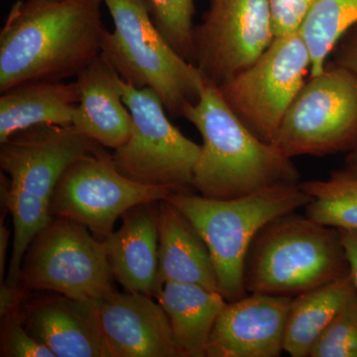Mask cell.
Segmentation results:
<instances>
[{
	"mask_svg": "<svg viewBox=\"0 0 357 357\" xmlns=\"http://www.w3.org/2000/svg\"><path fill=\"white\" fill-rule=\"evenodd\" d=\"M103 0H18L0 31V93L77 76L100 55Z\"/></svg>",
	"mask_w": 357,
	"mask_h": 357,
	"instance_id": "1",
	"label": "cell"
},
{
	"mask_svg": "<svg viewBox=\"0 0 357 357\" xmlns=\"http://www.w3.org/2000/svg\"><path fill=\"white\" fill-rule=\"evenodd\" d=\"M182 116L203 138L192 175V188L208 198L246 196L278 185H298L300 172L292 158L265 142L241 121L215 84L206 86Z\"/></svg>",
	"mask_w": 357,
	"mask_h": 357,
	"instance_id": "2",
	"label": "cell"
},
{
	"mask_svg": "<svg viewBox=\"0 0 357 357\" xmlns=\"http://www.w3.org/2000/svg\"><path fill=\"white\" fill-rule=\"evenodd\" d=\"M349 274L340 230L292 213L270 220L249 246L246 292L294 298Z\"/></svg>",
	"mask_w": 357,
	"mask_h": 357,
	"instance_id": "3",
	"label": "cell"
},
{
	"mask_svg": "<svg viewBox=\"0 0 357 357\" xmlns=\"http://www.w3.org/2000/svg\"><path fill=\"white\" fill-rule=\"evenodd\" d=\"M167 199L203 237L215 266L218 292L229 303L248 294L244 287V262L258 231L275 218L306 206L311 197L298 184L274 185L234 199L178 192Z\"/></svg>",
	"mask_w": 357,
	"mask_h": 357,
	"instance_id": "4",
	"label": "cell"
},
{
	"mask_svg": "<svg viewBox=\"0 0 357 357\" xmlns=\"http://www.w3.org/2000/svg\"><path fill=\"white\" fill-rule=\"evenodd\" d=\"M114 29H105L100 55L136 88L151 89L173 116H182L206 86L199 68L174 50L155 25L148 0H103Z\"/></svg>",
	"mask_w": 357,
	"mask_h": 357,
	"instance_id": "5",
	"label": "cell"
},
{
	"mask_svg": "<svg viewBox=\"0 0 357 357\" xmlns=\"http://www.w3.org/2000/svg\"><path fill=\"white\" fill-rule=\"evenodd\" d=\"M122 100L132 117L128 139L114 150L119 172L141 184L189 192L201 145L185 137L169 121L159 96L119 79Z\"/></svg>",
	"mask_w": 357,
	"mask_h": 357,
	"instance_id": "6",
	"label": "cell"
},
{
	"mask_svg": "<svg viewBox=\"0 0 357 357\" xmlns=\"http://www.w3.org/2000/svg\"><path fill=\"white\" fill-rule=\"evenodd\" d=\"M114 279L103 241L84 225L57 218L26 251L20 286L95 303L114 290Z\"/></svg>",
	"mask_w": 357,
	"mask_h": 357,
	"instance_id": "7",
	"label": "cell"
},
{
	"mask_svg": "<svg viewBox=\"0 0 357 357\" xmlns=\"http://www.w3.org/2000/svg\"><path fill=\"white\" fill-rule=\"evenodd\" d=\"M274 145L289 158L357 145V75L338 66L310 77L284 116Z\"/></svg>",
	"mask_w": 357,
	"mask_h": 357,
	"instance_id": "8",
	"label": "cell"
},
{
	"mask_svg": "<svg viewBox=\"0 0 357 357\" xmlns=\"http://www.w3.org/2000/svg\"><path fill=\"white\" fill-rule=\"evenodd\" d=\"M311 66L300 32L275 37L252 65L218 88L241 121L260 139L274 144L286 112L306 84Z\"/></svg>",
	"mask_w": 357,
	"mask_h": 357,
	"instance_id": "9",
	"label": "cell"
},
{
	"mask_svg": "<svg viewBox=\"0 0 357 357\" xmlns=\"http://www.w3.org/2000/svg\"><path fill=\"white\" fill-rule=\"evenodd\" d=\"M172 192L126 177L115 167L112 155L100 146L63 174L52 195L50 210L53 217L84 225L105 241L116 220L131 208L164 201Z\"/></svg>",
	"mask_w": 357,
	"mask_h": 357,
	"instance_id": "10",
	"label": "cell"
},
{
	"mask_svg": "<svg viewBox=\"0 0 357 357\" xmlns=\"http://www.w3.org/2000/svg\"><path fill=\"white\" fill-rule=\"evenodd\" d=\"M275 39L268 0H211L195 27V65L222 86L253 64Z\"/></svg>",
	"mask_w": 357,
	"mask_h": 357,
	"instance_id": "11",
	"label": "cell"
},
{
	"mask_svg": "<svg viewBox=\"0 0 357 357\" xmlns=\"http://www.w3.org/2000/svg\"><path fill=\"white\" fill-rule=\"evenodd\" d=\"M0 144V168L9 184L49 203L66 170L102 146L74 126H33Z\"/></svg>",
	"mask_w": 357,
	"mask_h": 357,
	"instance_id": "12",
	"label": "cell"
},
{
	"mask_svg": "<svg viewBox=\"0 0 357 357\" xmlns=\"http://www.w3.org/2000/svg\"><path fill=\"white\" fill-rule=\"evenodd\" d=\"M152 298L114 289L93 303L110 357L180 356L168 317Z\"/></svg>",
	"mask_w": 357,
	"mask_h": 357,
	"instance_id": "13",
	"label": "cell"
},
{
	"mask_svg": "<svg viewBox=\"0 0 357 357\" xmlns=\"http://www.w3.org/2000/svg\"><path fill=\"white\" fill-rule=\"evenodd\" d=\"M292 299L252 293L227 302L213 326L206 356H280Z\"/></svg>",
	"mask_w": 357,
	"mask_h": 357,
	"instance_id": "14",
	"label": "cell"
},
{
	"mask_svg": "<svg viewBox=\"0 0 357 357\" xmlns=\"http://www.w3.org/2000/svg\"><path fill=\"white\" fill-rule=\"evenodd\" d=\"M159 203L133 206L121 227L103 241L115 280L126 292H159Z\"/></svg>",
	"mask_w": 357,
	"mask_h": 357,
	"instance_id": "15",
	"label": "cell"
},
{
	"mask_svg": "<svg viewBox=\"0 0 357 357\" xmlns=\"http://www.w3.org/2000/svg\"><path fill=\"white\" fill-rule=\"evenodd\" d=\"M119 75L102 57H96L77 76L79 102L73 126L102 147L117 149L132 128L130 112L122 100Z\"/></svg>",
	"mask_w": 357,
	"mask_h": 357,
	"instance_id": "16",
	"label": "cell"
},
{
	"mask_svg": "<svg viewBox=\"0 0 357 357\" xmlns=\"http://www.w3.org/2000/svg\"><path fill=\"white\" fill-rule=\"evenodd\" d=\"M23 316L29 333L56 357H110L93 303L61 295L32 305Z\"/></svg>",
	"mask_w": 357,
	"mask_h": 357,
	"instance_id": "17",
	"label": "cell"
},
{
	"mask_svg": "<svg viewBox=\"0 0 357 357\" xmlns=\"http://www.w3.org/2000/svg\"><path fill=\"white\" fill-rule=\"evenodd\" d=\"M158 258L159 291L170 282L218 291L208 245L189 218L168 199L159 203Z\"/></svg>",
	"mask_w": 357,
	"mask_h": 357,
	"instance_id": "18",
	"label": "cell"
},
{
	"mask_svg": "<svg viewBox=\"0 0 357 357\" xmlns=\"http://www.w3.org/2000/svg\"><path fill=\"white\" fill-rule=\"evenodd\" d=\"M79 102L77 82L31 81L0 96V143L37 126H73Z\"/></svg>",
	"mask_w": 357,
	"mask_h": 357,
	"instance_id": "19",
	"label": "cell"
},
{
	"mask_svg": "<svg viewBox=\"0 0 357 357\" xmlns=\"http://www.w3.org/2000/svg\"><path fill=\"white\" fill-rule=\"evenodd\" d=\"M156 300L170 323L181 357H206L215 321L227 301L218 291L185 283H165Z\"/></svg>",
	"mask_w": 357,
	"mask_h": 357,
	"instance_id": "20",
	"label": "cell"
},
{
	"mask_svg": "<svg viewBox=\"0 0 357 357\" xmlns=\"http://www.w3.org/2000/svg\"><path fill=\"white\" fill-rule=\"evenodd\" d=\"M357 292L351 273L294 297L289 307L284 351L310 356L312 347L347 299Z\"/></svg>",
	"mask_w": 357,
	"mask_h": 357,
	"instance_id": "21",
	"label": "cell"
},
{
	"mask_svg": "<svg viewBox=\"0 0 357 357\" xmlns=\"http://www.w3.org/2000/svg\"><path fill=\"white\" fill-rule=\"evenodd\" d=\"M311 197L306 215L314 222L337 229H357V168L331 174L326 180L299 183Z\"/></svg>",
	"mask_w": 357,
	"mask_h": 357,
	"instance_id": "22",
	"label": "cell"
},
{
	"mask_svg": "<svg viewBox=\"0 0 357 357\" xmlns=\"http://www.w3.org/2000/svg\"><path fill=\"white\" fill-rule=\"evenodd\" d=\"M1 199L7 210L10 211L14 227L13 255L4 281L13 287H17L26 251L35 237L46 229L54 218L48 201L13 187L2 173Z\"/></svg>",
	"mask_w": 357,
	"mask_h": 357,
	"instance_id": "23",
	"label": "cell"
},
{
	"mask_svg": "<svg viewBox=\"0 0 357 357\" xmlns=\"http://www.w3.org/2000/svg\"><path fill=\"white\" fill-rule=\"evenodd\" d=\"M357 23V0H317L300 30L311 56V77L326 69L338 40Z\"/></svg>",
	"mask_w": 357,
	"mask_h": 357,
	"instance_id": "24",
	"label": "cell"
},
{
	"mask_svg": "<svg viewBox=\"0 0 357 357\" xmlns=\"http://www.w3.org/2000/svg\"><path fill=\"white\" fill-rule=\"evenodd\" d=\"M152 18L174 50L195 65L194 0H148ZM196 66V65H195Z\"/></svg>",
	"mask_w": 357,
	"mask_h": 357,
	"instance_id": "25",
	"label": "cell"
},
{
	"mask_svg": "<svg viewBox=\"0 0 357 357\" xmlns=\"http://www.w3.org/2000/svg\"><path fill=\"white\" fill-rule=\"evenodd\" d=\"M311 357H357V292L340 307L312 347Z\"/></svg>",
	"mask_w": 357,
	"mask_h": 357,
	"instance_id": "26",
	"label": "cell"
},
{
	"mask_svg": "<svg viewBox=\"0 0 357 357\" xmlns=\"http://www.w3.org/2000/svg\"><path fill=\"white\" fill-rule=\"evenodd\" d=\"M1 319V356L56 357L29 333L20 310Z\"/></svg>",
	"mask_w": 357,
	"mask_h": 357,
	"instance_id": "27",
	"label": "cell"
},
{
	"mask_svg": "<svg viewBox=\"0 0 357 357\" xmlns=\"http://www.w3.org/2000/svg\"><path fill=\"white\" fill-rule=\"evenodd\" d=\"M317 0H268L275 37L299 33Z\"/></svg>",
	"mask_w": 357,
	"mask_h": 357,
	"instance_id": "28",
	"label": "cell"
},
{
	"mask_svg": "<svg viewBox=\"0 0 357 357\" xmlns=\"http://www.w3.org/2000/svg\"><path fill=\"white\" fill-rule=\"evenodd\" d=\"M24 293L20 286L13 287L6 281L0 283V317L7 316L11 312L20 311Z\"/></svg>",
	"mask_w": 357,
	"mask_h": 357,
	"instance_id": "29",
	"label": "cell"
},
{
	"mask_svg": "<svg viewBox=\"0 0 357 357\" xmlns=\"http://www.w3.org/2000/svg\"><path fill=\"white\" fill-rule=\"evenodd\" d=\"M349 262V273L357 290V229H338Z\"/></svg>",
	"mask_w": 357,
	"mask_h": 357,
	"instance_id": "30",
	"label": "cell"
},
{
	"mask_svg": "<svg viewBox=\"0 0 357 357\" xmlns=\"http://www.w3.org/2000/svg\"><path fill=\"white\" fill-rule=\"evenodd\" d=\"M9 230L3 225L1 220L0 225V281L3 282L4 268H6V255L8 243Z\"/></svg>",
	"mask_w": 357,
	"mask_h": 357,
	"instance_id": "31",
	"label": "cell"
},
{
	"mask_svg": "<svg viewBox=\"0 0 357 357\" xmlns=\"http://www.w3.org/2000/svg\"><path fill=\"white\" fill-rule=\"evenodd\" d=\"M342 67L347 68L357 75V43L345 54L342 61Z\"/></svg>",
	"mask_w": 357,
	"mask_h": 357,
	"instance_id": "32",
	"label": "cell"
},
{
	"mask_svg": "<svg viewBox=\"0 0 357 357\" xmlns=\"http://www.w3.org/2000/svg\"><path fill=\"white\" fill-rule=\"evenodd\" d=\"M347 166L351 168H357V145L354 149H352L351 153L347 158Z\"/></svg>",
	"mask_w": 357,
	"mask_h": 357,
	"instance_id": "33",
	"label": "cell"
}]
</instances>
